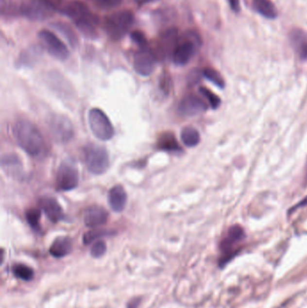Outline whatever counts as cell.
<instances>
[{
  "label": "cell",
  "mask_w": 307,
  "mask_h": 308,
  "mask_svg": "<svg viewBox=\"0 0 307 308\" xmlns=\"http://www.w3.org/2000/svg\"><path fill=\"white\" fill-rule=\"evenodd\" d=\"M14 136L20 148L32 157H37L44 149L43 137L35 124L21 119L14 127Z\"/></svg>",
  "instance_id": "6da1fadb"
},
{
  "label": "cell",
  "mask_w": 307,
  "mask_h": 308,
  "mask_svg": "<svg viewBox=\"0 0 307 308\" xmlns=\"http://www.w3.org/2000/svg\"><path fill=\"white\" fill-rule=\"evenodd\" d=\"M83 160L87 171L94 175H101L109 167V155L106 149L96 143H89L82 150Z\"/></svg>",
  "instance_id": "7a4b0ae2"
},
{
  "label": "cell",
  "mask_w": 307,
  "mask_h": 308,
  "mask_svg": "<svg viewBox=\"0 0 307 308\" xmlns=\"http://www.w3.org/2000/svg\"><path fill=\"white\" fill-rule=\"evenodd\" d=\"M134 14L128 10L114 13L104 20V31L114 41L121 40L134 25Z\"/></svg>",
  "instance_id": "3957f363"
},
{
  "label": "cell",
  "mask_w": 307,
  "mask_h": 308,
  "mask_svg": "<svg viewBox=\"0 0 307 308\" xmlns=\"http://www.w3.org/2000/svg\"><path fill=\"white\" fill-rule=\"evenodd\" d=\"M201 45L199 35L195 32H188L178 42L172 54L173 62L178 66H184L190 62Z\"/></svg>",
  "instance_id": "277c9868"
},
{
  "label": "cell",
  "mask_w": 307,
  "mask_h": 308,
  "mask_svg": "<svg viewBox=\"0 0 307 308\" xmlns=\"http://www.w3.org/2000/svg\"><path fill=\"white\" fill-rule=\"evenodd\" d=\"M88 124L93 135L101 141H109L115 136V128L109 118L99 108L88 112Z\"/></svg>",
  "instance_id": "5b68a950"
},
{
  "label": "cell",
  "mask_w": 307,
  "mask_h": 308,
  "mask_svg": "<svg viewBox=\"0 0 307 308\" xmlns=\"http://www.w3.org/2000/svg\"><path fill=\"white\" fill-rule=\"evenodd\" d=\"M50 133L59 143H68L73 139L74 126L68 117L62 115H53L49 119Z\"/></svg>",
  "instance_id": "8992f818"
},
{
  "label": "cell",
  "mask_w": 307,
  "mask_h": 308,
  "mask_svg": "<svg viewBox=\"0 0 307 308\" xmlns=\"http://www.w3.org/2000/svg\"><path fill=\"white\" fill-rule=\"evenodd\" d=\"M54 12V6L49 0H31L20 6L21 15L34 21L49 18Z\"/></svg>",
  "instance_id": "52a82bcc"
},
{
  "label": "cell",
  "mask_w": 307,
  "mask_h": 308,
  "mask_svg": "<svg viewBox=\"0 0 307 308\" xmlns=\"http://www.w3.org/2000/svg\"><path fill=\"white\" fill-rule=\"evenodd\" d=\"M80 182V174L73 164L63 162L56 177V187L59 190L69 191L76 188Z\"/></svg>",
  "instance_id": "ba28073f"
},
{
  "label": "cell",
  "mask_w": 307,
  "mask_h": 308,
  "mask_svg": "<svg viewBox=\"0 0 307 308\" xmlns=\"http://www.w3.org/2000/svg\"><path fill=\"white\" fill-rule=\"evenodd\" d=\"M39 38L51 55L60 61L68 59L69 56L68 48L55 34L49 30H42L39 33Z\"/></svg>",
  "instance_id": "9c48e42d"
},
{
  "label": "cell",
  "mask_w": 307,
  "mask_h": 308,
  "mask_svg": "<svg viewBox=\"0 0 307 308\" xmlns=\"http://www.w3.org/2000/svg\"><path fill=\"white\" fill-rule=\"evenodd\" d=\"M179 42L177 28H169L159 35L156 43V51L154 55L160 59H164L168 55L173 54Z\"/></svg>",
  "instance_id": "30bf717a"
},
{
  "label": "cell",
  "mask_w": 307,
  "mask_h": 308,
  "mask_svg": "<svg viewBox=\"0 0 307 308\" xmlns=\"http://www.w3.org/2000/svg\"><path fill=\"white\" fill-rule=\"evenodd\" d=\"M244 232L241 227L238 225L233 226L229 229L226 237L222 240L221 252L222 257L221 259V265H223L227 262L234 255V251L238 243L243 240Z\"/></svg>",
  "instance_id": "8fae6325"
},
{
  "label": "cell",
  "mask_w": 307,
  "mask_h": 308,
  "mask_svg": "<svg viewBox=\"0 0 307 308\" xmlns=\"http://www.w3.org/2000/svg\"><path fill=\"white\" fill-rule=\"evenodd\" d=\"M156 57L147 48L137 51L134 58V68L142 77H148L154 72Z\"/></svg>",
  "instance_id": "7c38bea8"
},
{
  "label": "cell",
  "mask_w": 307,
  "mask_h": 308,
  "mask_svg": "<svg viewBox=\"0 0 307 308\" xmlns=\"http://www.w3.org/2000/svg\"><path fill=\"white\" fill-rule=\"evenodd\" d=\"M206 105L202 99L194 95H188L181 99L178 106L180 116L185 117H194L205 111Z\"/></svg>",
  "instance_id": "4fadbf2b"
},
{
  "label": "cell",
  "mask_w": 307,
  "mask_h": 308,
  "mask_svg": "<svg viewBox=\"0 0 307 308\" xmlns=\"http://www.w3.org/2000/svg\"><path fill=\"white\" fill-rule=\"evenodd\" d=\"M1 167L3 171L13 179L23 180L25 177L22 160L17 154H5L1 159Z\"/></svg>",
  "instance_id": "5bb4252c"
},
{
  "label": "cell",
  "mask_w": 307,
  "mask_h": 308,
  "mask_svg": "<svg viewBox=\"0 0 307 308\" xmlns=\"http://www.w3.org/2000/svg\"><path fill=\"white\" fill-rule=\"evenodd\" d=\"M77 28L86 38L95 39L98 37V25L99 20L91 11L82 17L74 21Z\"/></svg>",
  "instance_id": "9a60e30c"
},
{
  "label": "cell",
  "mask_w": 307,
  "mask_h": 308,
  "mask_svg": "<svg viewBox=\"0 0 307 308\" xmlns=\"http://www.w3.org/2000/svg\"><path fill=\"white\" fill-rule=\"evenodd\" d=\"M84 223L87 227L95 228L104 225L108 220V212L102 206L92 205L84 213Z\"/></svg>",
  "instance_id": "2e32d148"
},
{
  "label": "cell",
  "mask_w": 307,
  "mask_h": 308,
  "mask_svg": "<svg viewBox=\"0 0 307 308\" xmlns=\"http://www.w3.org/2000/svg\"><path fill=\"white\" fill-rule=\"evenodd\" d=\"M40 205L45 216L51 222H58L64 218V213L61 205L54 197H43L40 199Z\"/></svg>",
  "instance_id": "e0dca14e"
},
{
  "label": "cell",
  "mask_w": 307,
  "mask_h": 308,
  "mask_svg": "<svg viewBox=\"0 0 307 308\" xmlns=\"http://www.w3.org/2000/svg\"><path fill=\"white\" fill-rule=\"evenodd\" d=\"M107 200L111 209L113 211L117 213L123 211L127 202V194L123 186L117 185L113 187L108 192Z\"/></svg>",
  "instance_id": "ac0fdd59"
},
{
  "label": "cell",
  "mask_w": 307,
  "mask_h": 308,
  "mask_svg": "<svg viewBox=\"0 0 307 308\" xmlns=\"http://www.w3.org/2000/svg\"><path fill=\"white\" fill-rule=\"evenodd\" d=\"M72 251V242L68 237H59L55 239L50 248V253L55 258H63Z\"/></svg>",
  "instance_id": "d6986e66"
},
{
  "label": "cell",
  "mask_w": 307,
  "mask_h": 308,
  "mask_svg": "<svg viewBox=\"0 0 307 308\" xmlns=\"http://www.w3.org/2000/svg\"><path fill=\"white\" fill-rule=\"evenodd\" d=\"M90 12L89 8L84 3L80 1H72L69 2L66 6L62 8V13L68 17V18L72 19L73 21L80 18L86 15V13Z\"/></svg>",
  "instance_id": "ffe728a7"
},
{
  "label": "cell",
  "mask_w": 307,
  "mask_h": 308,
  "mask_svg": "<svg viewBox=\"0 0 307 308\" xmlns=\"http://www.w3.org/2000/svg\"><path fill=\"white\" fill-rule=\"evenodd\" d=\"M253 8L267 18H276L277 10L271 0H253Z\"/></svg>",
  "instance_id": "44dd1931"
},
{
  "label": "cell",
  "mask_w": 307,
  "mask_h": 308,
  "mask_svg": "<svg viewBox=\"0 0 307 308\" xmlns=\"http://www.w3.org/2000/svg\"><path fill=\"white\" fill-rule=\"evenodd\" d=\"M292 43L303 60H307V34L301 31H296L292 34Z\"/></svg>",
  "instance_id": "7402d4cb"
},
{
  "label": "cell",
  "mask_w": 307,
  "mask_h": 308,
  "mask_svg": "<svg viewBox=\"0 0 307 308\" xmlns=\"http://www.w3.org/2000/svg\"><path fill=\"white\" fill-rule=\"evenodd\" d=\"M181 141L187 147H195L200 142V135L197 129L187 126L181 131Z\"/></svg>",
  "instance_id": "603a6c76"
},
{
  "label": "cell",
  "mask_w": 307,
  "mask_h": 308,
  "mask_svg": "<svg viewBox=\"0 0 307 308\" xmlns=\"http://www.w3.org/2000/svg\"><path fill=\"white\" fill-rule=\"evenodd\" d=\"M158 148L166 152H179L181 148L175 136L171 134H164L158 139Z\"/></svg>",
  "instance_id": "cb8c5ba5"
},
{
  "label": "cell",
  "mask_w": 307,
  "mask_h": 308,
  "mask_svg": "<svg viewBox=\"0 0 307 308\" xmlns=\"http://www.w3.org/2000/svg\"><path fill=\"white\" fill-rule=\"evenodd\" d=\"M53 27L57 31L60 32L64 37H66L71 46H75L78 43V38L69 25L64 23H56L53 24Z\"/></svg>",
  "instance_id": "d4e9b609"
},
{
  "label": "cell",
  "mask_w": 307,
  "mask_h": 308,
  "mask_svg": "<svg viewBox=\"0 0 307 308\" xmlns=\"http://www.w3.org/2000/svg\"><path fill=\"white\" fill-rule=\"evenodd\" d=\"M13 272L16 277L25 281L31 280L34 275V270L24 264H16L13 268Z\"/></svg>",
  "instance_id": "484cf974"
},
{
  "label": "cell",
  "mask_w": 307,
  "mask_h": 308,
  "mask_svg": "<svg viewBox=\"0 0 307 308\" xmlns=\"http://www.w3.org/2000/svg\"><path fill=\"white\" fill-rule=\"evenodd\" d=\"M41 216L42 213L41 210L37 208H31L27 210L25 213V218L27 220V222L32 228L35 231H38L40 229V221H41Z\"/></svg>",
  "instance_id": "4316f807"
},
{
  "label": "cell",
  "mask_w": 307,
  "mask_h": 308,
  "mask_svg": "<svg viewBox=\"0 0 307 308\" xmlns=\"http://www.w3.org/2000/svg\"><path fill=\"white\" fill-rule=\"evenodd\" d=\"M202 74L205 78H206L211 82H213L216 86H220V87H223L224 86V80L222 79V77L215 69L209 68H205Z\"/></svg>",
  "instance_id": "83f0119b"
},
{
  "label": "cell",
  "mask_w": 307,
  "mask_h": 308,
  "mask_svg": "<svg viewBox=\"0 0 307 308\" xmlns=\"http://www.w3.org/2000/svg\"><path fill=\"white\" fill-rule=\"evenodd\" d=\"M111 234H114V233L110 232V231H107V230H99H99H92V231H89L84 234L83 242L85 244H89L90 242H92L93 240H97L100 237L111 235Z\"/></svg>",
  "instance_id": "f1b7e54d"
},
{
  "label": "cell",
  "mask_w": 307,
  "mask_h": 308,
  "mask_svg": "<svg viewBox=\"0 0 307 308\" xmlns=\"http://www.w3.org/2000/svg\"><path fill=\"white\" fill-rule=\"evenodd\" d=\"M199 91L206 99V100L208 101L209 104L213 108H217L219 106V105H220V99L214 93L210 91L209 89L205 88V87H200Z\"/></svg>",
  "instance_id": "f546056e"
},
{
  "label": "cell",
  "mask_w": 307,
  "mask_h": 308,
  "mask_svg": "<svg viewBox=\"0 0 307 308\" xmlns=\"http://www.w3.org/2000/svg\"><path fill=\"white\" fill-rule=\"evenodd\" d=\"M105 252H106V243L104 242V240L96 241L90 250L91 256L94 258L102 257Z\"/></svg>",
  "instance_id": "4dcf8cb0"
},
{
  "label": "cell",
  "mask_w": 307,
  "mask_h": 308,
  "mask_svg": "<svg viewBox=\"0 0 307 308\" xmlns=\"http://www.w3.org/2000/svg\"><path fill=\"white\" fill-rule=\"evenodd\" d=\"M131 38H132V40H133L138 46L141 47V49L147 48V39H146L144 34H143L142 32L138 31V30L132 32V33H131Z\"/></svg>",
  "instance_id": "1f68e13d"
},
{
  "label": "cell",
  "mask_w": 307,
  "mask_h": 308,
  "mask_svg": "<svg viewBox=\"0 0 307 308\" xmlns=\"http://www.w3.org/2000/svg\"><path fill=\"white\" fill-rule=\"evenodd\" d=\"M97 6L102 9H111L117 7L122 3V0H94Z\"/></svg>",
  "instance_id": "d6a6232c"
},
{
  "label": "cell",
  "mask_w": 307,
  "mask_h": 308,
  "mask_svg": "<svg viewBox=\"0 0 307 308\" xmlns=\"http://www.w3.org/2000/svg\"><path fill=\"white\" fill-rule=\"evenodd\" d=\"M231 8L234 10V12L239 13L240 10V5H239V0H228Z\"/></svg>",
  "instance_id": "836d02e7"
},
{
  "label": "cell",
  "mask_w": 307,
  "mask_h": 308,
  "mask_svg": "<svg viewBox=\"0 0 307 308\" xmlns=\"http://www.w3.org/2000/svg\"><path fill=\"white\" fill-rule=\"evenodd\" d=\"M154 1H156V0H143L142 2L143 3H150V2H154Z\"/></svg>",
  "instance_id": "e575fe53"
}]
</instances>
